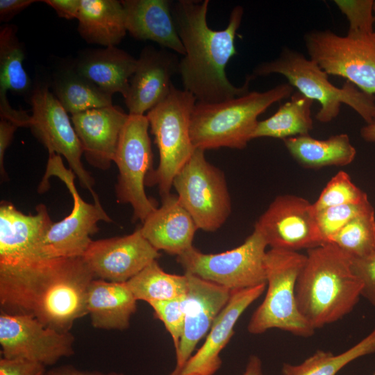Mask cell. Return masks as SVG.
Listing matches in <instances>:
<instances>
[{
    "label": "cell",
    "instance_id": "6da1fadb",
    "mask_svg": "<svg viewBox=\"0 0 375 375\" xmlns=\"http://www.w3.org/2000/svg\"><path fill=\"white\" fill-rule=\"evenodd\" d=\"M94 278L83 257L0 266L1 310L28 315L68 332L76 319L88 315L87 294Z\"/></svg>",
    "mask_w": 375,
    "mask_h": 375
},
{
    "label": "cell",
    "instance_id": "7a4b0ae2",
    "mask_svg": "<svg viewBox=\"0 0 375 375\" xmlns=\"http://www.w3.org/2000/svg\"><path fill=\"white\" fill-rule=\"evenodd\" d=\"M209 3L208 0H178L172 2V10L185 49L178 65L184 90L198 102L217 103L247 94L255 78L249 75L243 85L238 87L226 73L228 61L237 53L235 38L244 8L234 7L226 28L214 30L207 23Z\"/></svg>",
    "mask_w": 375,
    "mask_h": 375
},
{
    "label": "cell",
    "instance_id": "3957f363",
    "mask_svg": "<svg viewBox=\"0 0 375 375\" xmlns=\"http://www.w3.org/2000/svg\"><path fill=\"white\" fill-rule=\"evenodd\" d=\"M362 284L351 258L332 243L307 250L295 287L298 309L314 329L341 319L357 304Z\"/></svg>",
    "mask_w": 375,
    "mask_h": 375
},
{
    "label": "cell",
    "instance_id": "277c9868",
    "mask_svg": "<svg viewBox=\"0 0 375 375\" xmlns=\"http://www.w3.org/2000/svg\"><path fill=\"white\" fill-rule=\"evenodd\" d=\"M293 92L294 88L287 83L221 102L197 101L190 120L193 146L203 151L245 148L252 140L258 116L276 102L290 97Z\"/></svg>",
    "mask_w": 375,
    "mask_h": 375
},
{
    "label": "cell",
    "instance_id": "5b68a950",
    "mask_svg": "<svg viewBox=\"0 0 375 375\" xmlns=\"http://www.w3.org/2000/svg\"><path fill=\"white\" fill-rule=\"evenodd\" d=\"M272 74L283 75L298 92L320 104L315 115L320 122L328 123L336 118L342 103L353 109L366 124L372 120L375 110L374 95L360 90L347 81L341 88L336 87L315 61L296 50L283 47L276 58L257 65L251 75L256 78Z\"/></svg>",
    "mask_w": 375,
    "mask_h": 375
},
{
    "label": "cell",
    "instance_id": "8992f818",
    "mask_svg": "<svg viewBox=\"0 0 375 375\" xmlns=\"http://www.w3.org/2000/svg\"><path fill=\"white\" fill-rule=\"evenodd\" d=\"M196 103L191 93L173 85L166 98L147 112L159 151V164L149 173L146 185H156L161 197L171 194L174 177L196 149L190 137V120Z\"/></svg>",
    "mask_w": 375,
    "mask_h": 375
},
{
    "label": "cell",
    "instance_id": "52a82bcc",
    "mask_svg": "<svg viewBox=\"0 0 375 375\" xmlns=\"http://www.w3.org/2000/svg\"><path fill=\"white\" fill-rule=\"evenodd\" d=\"M306 259V255L298 251L278 249L267 251V292L249 320V333L261 334L271 328H279L303 338L314 333L315 330L298 309L295 295L297 278Z\"/></svg>",
    "mask_w": 375,
    "mask_h": 375
},
{
    "label": "cell",
    "instance_id": "ba28073f",
    "mask_svg": "<svg viewBox=\"0 0 375 375\" xmlns=\"http://www.w3.org/2000/svg\"><path fill=\"white\" fill-rule=\"evenodd\" d=\"M52 176L65 184L72 196L73 208L65 218L50 226L38 246V258L83 257L92 241L90 236L99 230L98 222L112 220L101 206L87 203L81 197L74 182L75 174L64 166L61 156L56 153L49 155L40 193L48 190V180Z\"/></svg>",
    "mask_w": 375,
    "mask_h": 375
},
{
    "label": "cell",
    "instance_id": "9c48e42d",
    "mask_svg": "<svg viewBox=\"0 0 375 375\" xmlns=\"http://www.w3.org/2000/svg\"><path fill=\"white\" fill-rule=\"evenodd\" d=\"M267 247L262 235L253 229L241 245L233 249L204 253L192 247L176 256V260L185 273L234 291L266 283Z\"/></svg>",
    "mask_w": 375,
    "mask_h": 375
},
{
    "label": "cell",
    "instance_id": "30bf717a",
    "mask_svg": "<svg viewBox=\"0 0 375 375\" xmlns=\"http://www.w3.org/2000/svg\"><path fill=\"white\" fill-rule=\"evenodd\" d=\"M203 150L196 149L178 172L173 187L198 229L215 232L231 212V200L224 172L210 163Z\"/></svg>",
    "mask_w": 375,
    "mask_h": 375
},
{
    "label": "cell",
    "instance_id": "8fae6325",
    "mask_svg": "<svg viewBox=\"0 0 375 375\" xmlns=\"http://www.w3.org/2000/svg\"><path fill=\"white\" fill-rule=\"evenodd\" d=\"M308 54L328 75L341 76L360 90L375 94V31L338 35L312 30L304 36Z\"/></svg>",
    "mask_w": 375,
    "mask_h": 375
},
{
    "label": "cell",
    "instance_id": "7c38bea8",
    "mask_svg": "<svg viewBox=\"0 0 375 375\" xmlns=\"http://www.w3.org/2000/svg\"><path fill=\"white\" fill-rule=\"evenodd\" d=\"M149 127L146 115L128 114L114 159L119 171L115 187L117 202L130 204L133 220L139 219L142 223L157 208L144 190L153 163Z\"/></svg>",
    "mask_w": 375,
    "mask_h": 375
},
{
    "label": "cell",
    "instance_id": "4fadbf2b",
    "mask_svg": "<svg viewBox=\"0 0 375 375\" xmlns=\"http://www.w3.org/2000/svg\"><path fill=\"white\" fill-rule=\"evenodd\" d=\"M32 108L29 128L48 150L49 155L63 156L81 186L88 189L97 206H101L94 192V180L81 162L83 154L81 142L72 124L68 112L46 85H38L31 93Z\"/></svg>",
    "mask_w": 375,
    "mask_h": 375
},
{
    "label": "cell",
    "instance_id": "5bb4252c",
    "mask_svg": "<svg viewBox=\"0 0 375 375\" xmlns=\"http://www.w3.org/2000/svg\"><path fill=\"white\" fill-rule=\"evenodd\" d=\"M74 336L49 328L36 319L1 311L0 344L3 358H20L45 366L74 353Z\"/></svg>",
    "mask_w": 375,
    "mask_h": 375
},
{
    "label": "cell",
    "instance_id": "9a60e30c",
    "mask_svg": "<svg viewBox=\"0 0 375 375\" xmlns=\"http://www.w3.org/2000/svg\"><path fill=\"white\" fill-rule=\"evenodd\" d=\"M254 229L271 249L298 251L324 244L312 203L295 195L276 197L257 220Z\"/></svg>",
    "mask_w": 375,
    "mask_h": 375
},
{
    "label": "cell",
    "instance_id": "2e32d148",
    "mask_svg": "<svg viewBox=\"0 0 375 375\" xmlns=\"http://www.w3.org/2000/svg\"><path fill=\"white\" fill-rule=\"evenodd\" d=\"M160 256L138 227L128 235L92 240L83 258L95 278L126 283Z\"/></svg>",
    "mask_w": 375,
    "mask_h": 375
},
{
    "label": "cell",
    "instance_id": "e0dca14e",
    "mask_svg": "<svg viewBox=\"0 0 375 375\" xmlns=\"http://www.w3.org/2000/svg\"><path fill=\"white\" fill-rule=\"evenodd\" d=\"M185 296V326L176 352V366L170 375H181L197 343L210 331L227 304L231 291L189 273Z\"/></svg>",
    "mask_w": 375,
    "mask_h": 375
},
{
    "label": "cell",
    "instance_id": "ac0fdd59",
    "mask_svg": "<svg viewBox=\"0 0 375 375\" xmlns=\"http://www.w3.org/2000/svg\"><path fill=\"white\" fill-rule=\"evenodd\" d=\"M179 60L174 52L145 47L137 58L135 70L124 97L130 115H144L169 94L172 78L178 73Z\"/></svg>",
    "mask_w": 375,
    "mask_h": 375
},
{
    "label": "cell",
    "instance_id": "d6986e66",
    "mask_svg": "<svg viewBox=\"0 0 375 375\" xmlns=\"http://www.w3.org/2000/svg\"><path fill=\"white\" fill-rule=\"evenodd\" d=\"M44 204L36 207L35 215H26L13 204L0 206V266H10L38 260V246L52 225Z\"/></svg>",
    "mask_w": 375,
    "mask_h": 375
},
{
    "label": "cell",
    "instance_id": "ffe728a7",
    "mask_svg": "<svg viewBox=\"0 0 375 375\" xmlns=\"http://www.w3.org/2000/svg\"><path fill=\"white\" fill-rule=\"evenodd\" d=\"M128 117V114L114 105L72 115V123L90 165L102 170L110 167Z\"/></svg>",
    "mask_w": 375,
    "mask_h": 375
},
{
    "label": "cell",
    "instance_id": "44dd1931",
    "mask_svg": "<svg viewBox=\"0 0 375 375\" xmlns=\"http://www.w3.org/2000/svg\"><path fill=\"white\" fill-rule=\"evenodd\" d=\"M267 283L231 291L230 299L214 321L203 344L185 364L181 375H213L220 367L219 353L234 333V326L245 310L265 291Z\"/></svg>",
    "mask_w": 375,
    "mask_h": 375
},
{
    "label": "cell",
    "instance_id": "7402d4cb",
    "mask_svg": "<svg viewBox=\"0 0 375 375\" xmlns=\"http://www.w3.org/2000/svg\"><path fill=\"white\" fill-rule=\"evenodd\" d=\"M198 229L176 195L162 197V204L142 222L143 236L158 251L178 256L193 246Z\"/></svg>",
    "mask_w": 375,
    "mask_h": 375
},
{
    "label": "cell",
    "instance_id": "603a6c76",
    "mask_svg": "<svg viewBox=\"0 0 375 375\" xmlns=\"http://www.w3.org/2000/svg\"><path fill=\"white\" fill-rule=\"evenodd\" d=\"M126 31L138 40H151L182 55L185 49L178 33L169 0H123Z\"/></svg>",
    "mask_w": 375,
    "mask_h": 375
},
{
    "label": "cell",
    "instance_id": "cb8c5ba5",
    "mask_svg": "<svg viewBox=\"0 0 375 375\" xmlns=\"http://www.w3.org/2000/svg\"><path fill=\"white\" fill-rule=\"evenodd\" d=\"M138 300L126 283L94 278L87 294V310L93 327L124 330L137 310Z\"/></svg>",
    "mask_w": 375,
    "mask_h": 375
},
{
    "label": "cell",
    "instance_id": "d4e9b609",
    "mask_svg": "<svg viewBox=\"0 0 375 375\" xmlns=\"http://www.w3.org/2000/svg\"><path fill=\"white\" fill-rule=\"evenodd\" d=\"M137 65V58L115 46L92 50L80 58L74 69L104 92L124 98L130 79Z\"/></svg>",
    "mask_w": 375,
    "mask_h": 375
},
{
    "label": "cell",
    "instance_id": "484cf974",
    "mask_svg": "<svg viewBox=\"0 0 375 375\" xmlns=\"http://www.w3.org/2000/svg\"><path fill=\"white\" fill-rule=\"evenodd\" d=\"M76 19L80 35L90 44L116 46L127 31L121 1L81 0Z\"/></svg>",
    "mask_w": 375,
    "mask_h": 375
},
{
    "label": "cell",
    "instance_id": "4316f807",
    "mask_svg": "<svg viewBox=\"0 0 375 375\" xmlns=\"http://www.w3.org/2000/svg\"><path fill=\"white\" fill-rule=\"evenodd\" d=\"M292 158L306 168L319 169L328 166H346L354 160L356 148L348 135H332L326 140H317L309 135L283 140Z\"/></svg>",
    "mask_w": 375,
    "mask_h": 375
},
{
    "label": "cell",
    "instance_id": "83f0119b",
    "mask_svg": "<svg viewBox=\"0 0 375 375\" xmlns=\"http://www.w3.org/2000/svg\"><path fill=\"white\" fill-rule=\"evenodd\" d=\"M313 100L299 92H293L290 101L281 105L269 118L258 121L252 139L274 138L283 140L295 136L309 135L313 128L311 107Z\"/></svg>",
    "mask_w": 375,
    "mask_h": 375
},
{
    "label": "cell",
    "instance_id": "f1b7e54d",
    "mask_svg": "<svg viewBox=\"0 0 375 375\" xmlns=\"http://www.w3.org/2000/svg\"><path fill=\"white\" fill-rule=\"evenodd\" d=\"M53 94L65 110L72 115L112 106V95L80 74L74 67L56 75Z\"/></svg>",
    "mask_w": 375,
    "mask_h": 375
},
{
    "label": "cell",
    "instance_id": "f546056e",
    "mask_svg": "<svg viewBox=\"0 0 375 375\" xmlns=\"http://www.w3.org/2000/svg\"><path fill=\"white\" fill-rule=\"evenodd\" d=\"M135 299L149 304L184 297L188 277L165 272L154 260L126 282Z\"/></svg>",
    "mask_w": 375,
    "mask_h": 375
},
{
    "label": "cell",
    "instance_id": "4dcf8cb0",
    "mask_svg": "<svg viewBox=\"0 0 375 375\" xmlns=\"http://www.w3.org/2000/svg\"><path fill=\"white\" fill-rule=\"evenodd\" d=\"M17 31V27L10 24L0 28V94H6L8 90L19 94L33 90L23 67L24 51Z\"/></svg>",
    "mask_w": 375,
    "mask_h": 375
},
{
    "label": "cell",
    "instance_id": "1f68e13d",
    "mask_svg": "<svg viewBox=\"0 0 375 375\" xmlns=\"http://www.w3.org/2000/svg\"><path fill=\"white\" fill-rule=\"evenodd\" d=\"M375 352V328L365 338L347 351L335 355L319 350L299 365L284 363L283 375H335L353 360Z\"/></svg>",
    "mask_w": 375,
    "mask_h": 375
},
{
    "label": "cell",
    "instance_id": "d6a6232c",
    "mask_svg": "<svg viewBox=\"0 0 375 375\" xmlns=\"http://www.w3.org/2000/svg\"><path fill=\"white\" fill-rule=\"evenodd\" d=\"M351 258L375 255V212L373 206L342 227L330 240Z\"/></svg>",
    "mask_w": 375,
    "mask_h": 375
},
{
    "label": "cell",
    "instance_id": "836d02e7",
    "mask_svg": "<svg viewBox=\"0 0 375 375\" xmlns=\"http://www.w3.org/2000/svg\"><path fill=\"white\" fill-rule=\"evenodd\" d=\"M366 201H368L367 194L352 182L347 172L340 171L331 178L312 206L315 211H318L331 206Z\"/></svg>",
    "mask_w": 375,
    "mask_h": 375
},
{
    "label": "cell",
    "instance_id": "e575fe53",
    "mask_svg": "<svg viewBox=\"0 0 375 375\" xmlns=\"http://www.w3.org/2000/svg\"><path fill=\"white\" fill-rule=\"evenodd\" d=\"M372 207L368 200L358 203L331 206L315 211L316 223L323 242L328 243L349 222Z\"/></svg>",
    "mask_w": 375,
    "mask_h": 375
},
{
    "label": "cell",
    "instance_id": "d590c367",
    "mask_svg": "<svg viewBox=\"0 0 375 375\" xmlns=\"http://www.w3.org/2000/svg\"><path fill=\"white\" fill-rule=\"evenodd\" d=\"M372 0H335L334 3L349 22L348 35L374 32Z\"/></svg>",
    "mask_w": 375,
    "mask_h": 375
},
{
    "label": "cell",
    "instance_id": "8d00e7d4",
    "mask_svg": "<svg viewBox=\"0 0 375 375\" xmlns=\"http://www.w3.org/2000/svg\"><path fill=\"white\" fill-rule=\"evenodd\" d=\"M185 296L169 301L150 303L156 317L170 334L175 351L178 349L185 326Z\"/></svg>",
    "mask_w": 375,
    "mask_h": 375
},
{
    "label": "cell",
    "instance_id": "74e56055",
    "mask_svg": "<svg viewBox=\"0 0 375 375\" xmlns=\"http://www.w3.org/2000/svg\"><path fill=\"white\" fill-rule=\"evenodd\" d=\"M353 274L362 284L361 296L375 306V255L363 258H351Z\"/></svg>",
    "mask_w": 375,
    "mask_h": 375
},
{
    "label": "cell",
    "instance_id": "f35d334b",
    "mask_svg": "<svg viewBox=\"0 0 375 375\" xmlns=\"http://www.w3.org/2000/svg\"><path fill=\"white\" fill-rule=\"evenodd\" d=\"M45 365L25 359L0 360V375H46Z\"/></svg>",
    "mask_w": 375,
    "mask_h": 375
},
{
    "label": "cell",
    "instance_id": "ab89813d",
    "mask_svg": "<svg viewBox=\"0 0 375 375\" xmlns=\"http://www.w3.org/2000/svg\"><path fill=\"white\" fill-rule=\"evenodd\" d=\"M18 126L12 122L1 118L0 120V172L1 176L4 178L7 177L4 169V154L10 145L14 133Z\"/></svg>",
    "mask_w": 375,
    "mask_h": 375
},
{
    "label": "cell",
    "instance_id": "60d3db41",
    "mask_svg": "<svg viewBox=\"0 0 375 375\" xmlns=\"http://www.w3.org/2000/svg\"><path fill=\"white\" fill-rule=\"evenodd\" d=\"M42 2L51 6L58 16L67 19H76L81 0H44Z\"/></svg>",
    "mask_w": 375,
    "mask_h": 375
},
{
    "label": "cell",
    "instance_id": "b9f144b4",
    "mask_svg": "<svg viewBox=\"0 0 375 375\" xmlns=\"http://www.w3.org/2000/svg\"><path fill=\"white\" fill-rule=\"evenodd\" d=\"M35 0H0V21L7 22L21 12Z\"/></svg>",
    "mask_w": 375,
    "mask_h": 375
},
{
    "label": "cell",
    "instance_id": "7bdbcfd3",
    "mask_svg": "<svg viewBox=\"0 0 375 375\" xmlns=\"http://www.w3.org/2000/svg\"><path fill=\"white\" fill-rule=\"evenodd\" d=\"M46 375H123L122 374L111 372L102 374L99 372H90L78 370L69 366H62L52 369L47 372Z\"/></svg>",
    "mask_w": 375,
    "mask_h": 375
},
{
    "label": "cell",
    "instance_id": "ee69618b",
    "mask_svg": "<svg viewBox=\"0 0 375 375\" xmlns=\"http://www.w3.org/2000/svg\"><path fill=\"white\" fill-rule=\"evenodd\" d=\"M242 375H262V362L257 356L249 357L245 371Z\"/></svg>",
    "mask_w": 375,
    "mask_h": 375
},
{
    "label": "cell",
    "instance_id": "f6af8a7d",
    "mask_svg": "<svg viewBox=\"0 0 375 375\" xmlns=\"http://www.w3.org/2000/svg\"><path fill=\"white\" fill-rule=\"evenodd\" d=\"M360 135L367 142H375V110L371 122L360 129Z\"/></svg>",
    "mask_w": 375,
    "mask_h": 375
},
{
    "label": "cell",
    "instance_id": "bcb514c9",
    "mask_svg": "<svg viewBox=\"0 0 375 375\" xmlns=\"http://www.w3.org/2000/svg\"><path fill=\"white\" fill-rule=\"evenodd\" d=\"M187 375H202V374H198V373H194V374H187Z\"/></svg>",
    "mask_w": 375,
    "mask_h": 375
},
{
    "label": "cell",
    "instance_id": "7dc6e473",
    "mask_svg": "<svg viewBox=\"0 0 375 375\" xmlns=\"http://www.w3.org/2000/svg\"><path fill=\"white\" fill-rule=\"evenodd\" d=\"M374 10L375 11V1L374 2Z\"/></svg>",
    "mask_w": 375,
    "mask_h": 375
},
{
    "label": "cell",
    "instance_id": "c3c4849f",
    "mask_svg": "<svg viewBox=\"0 0 375 375\" xmlns=\"http://www.w3.org/2000/svg\"><path fill=\"white\" fill-rule=\"evenodd\" d=\"M374 375H375V374H374Z\"/></svg>",
    "mask_w": 375,
    "mask_h": 375
}]
</instances>
